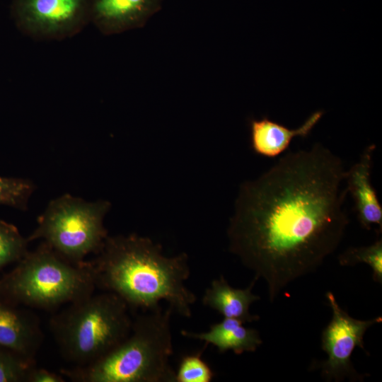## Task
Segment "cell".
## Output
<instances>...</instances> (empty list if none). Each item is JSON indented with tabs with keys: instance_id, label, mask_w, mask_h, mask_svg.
Returning a JSON list of instances; mask_svg holds the SVG:
<instances>
[{
	"instance_id": "obj_6",
	"label": "cell",
	"mask_w": 382,
	"mask_h": 382,
	"mask_svg": "<svg viewBox=\"0 0 382 382\" xmlns=\"http://www.w3.org/2000/svg\"><path fill=\"white\" fill-rule=\"evenodd\" d=\"M110 207L104 200L86 202L63 195L50 202L27 239H42L66 259L83 262L88 255L101 249L108 236L103 219Z\"/></svg>"
},
{
	"instance_id": "obj_5",
	"label": "cell",
	"mask_w": 382,
	"mask_h": 382,
	"mask_svg": "<svg viewBox=\"0 0 382 382\" xmlns=\"http://www.w3.org/2000/svg\"><path fill=\"white\" fill-rule=\"evenodd\" d=\"M50 320L62 357L79 366L107 354L129 334L132 318L127 303L103 291L67 304Z\"/></svg>"
},
{
	"instance_id": "obj_17",
	"label": "cell",
	"mask_w": 382,
	"mask_h": 382,
	"mask_svg": "<svg viewBox=\"0 0 382 382\" xmlns=\"http://www.w3.org/2000/svg\"><path fill=\"white\" fill-rule=\"evenodd\" d=\"M33 190L29 180L0 176V206L25 209Z\"/></svg>"
},
{
	"instance_id": "obj_11",
	"label": "cell",
	"mask_w": 382,
	"mask_h": 382,
	"mask_svg": "<svg viewBox=\"0 0 382 382\" xmlns=\"http://www.w3.org/2000/svg\"><path fill=\"white\" fill-rule=\"evenodd\" d=\"M163 0H94L93 15L100 28L114 34L144 26L161 8Z\"/></svg>"
},
{
	"instance_id": "obj_8",
	"label": "cell",
	"mask_w": 382,
	"mask_h": 382,
	"mask_svg": "<svg viewBox=\"0 0 382 382\" xmlns=\"http://www.w3.org/2000/svg\"><path fill=\"white\" fill-rule=\"evenodd\" d=\"M83 0H22V22L30 32L47 36L65 34L79 23Z\"/></svg>"
},
{
	"instance_id": "obj_20",
	"label": "cell",
	"mask_w": 382,
	"mask_h": 382,
	"mask_svg": "<svg viewBox=\"0 0 382 382\" xmlns=\"http://www.w3.org/2000/svg\"><path fill=\"white\" fill-rule=\"evenodd\" d=\"M64 378L59 374L43 368L33 366L29 371L27 382H64Z\"/></svg>"
},
{
	"instance_id": "obj_19",
	"label": "cell",
	"mask_w": 382,
	"mask_h": 382,
	"mask_svg": "<svg viewBox=\"0 0 382 382\" xmlns=\"http://www.w3.org/2000/svg\"><path fill=\"white\" fill-rule=\"evenodd\" d=\"M35 364L0 347V382H27Z\"/></svg>"
},
{
	"instance_id": "obj_13",
	"label": "cell",
	"mask_w": 382,
	"mask_h": 382,
	"mask_svg": "<svg viewBox=\"0 0 382 382\" xmlns=\"http://www.w3.org/2000/svg\"><path fill=\"white\" fill-rule=\"evenodd\" d=\"M257 279L255 277L245 289H238L231 286L221 275L214 279L210 286L206 289L202 302L224 318L236 319L243 323L256 321L260 317L250 313V306L260 299L252 292Z\"/></svg>"
},
{
	"instance_id": "obj_2",
	"label": "cell",
	"mask_w": 382,
	"mask_h": 382,
	"mask_svg": "<svg viewBox=\"0 0 382 382\" xmlns=\"http://www.w3.org/2000/svg\"><path fill=\"white\" fill-rule=\"evenodd\" d=\"M96 255L89 263L96 288L115 294L129 310H154L165 301L173 313L191 317L197 298L185 286L186 253L166 257L160 245L132 233L108 236Z\"/></svg>"
},
{
	"instance_id": "obj_3",
	"label": "cell",
	"mask_w": 382,
	"mask_h": 382,
	"mask_svg": "<svg viewBox=\"0 0 382 382\" xmlns=\"http://www.w3.org/2000/svg\"><path fill=\"white\" fill-rule=\"evenodd\" d=\"M171 308L137 315L128 336L105 355L83 366L63 370L75 382H176Z\"/></svg>"
},
{
	"instance_id": "obj_1",
	"label": "cell",
	"mask_w": 382,
	"mask_h": 382,
	"mask_svg": "<svg viewBox=\"0 0 382 382\" xmlns=\"http://www.w3.org/2000/svg\"><path fill=\"white\" fill-rule=\"evenodd\" d=\"M345 171L339 156L316 144L286 154L241 185L229 250L264 279L271 302L340 245L349 224Z\"/></svg>"
},
{
	"instance_id": "obj_14",
	"label": "cell",
	"mask_w": 382,
	"mask_h": 382,
	"mask_svg": "<svg viewBox=\"0 0 382 382\" xmlns=\"http://www.w3.org/2000/svg\"><path fill=\"white\" fill-rule=\"evenodd\" d=\"M241 321L224 318L211 325L207 332H194L182 330L187 338L203 341L204 345H212L221 353L232 350L236 354L255 352L262 343L257 330L246 328Z\"/></svg>"
},
{
	"instance_id": "obj_9",
	"label": "cell",
	"mask_w": 382,
	"mask_h": 382,
	"mask_svg": "<svg viewBox=\"0 0 382 382\" xmlns=\"http://www.w3.org/2000/svg\"><path fill=\"white\" fill-rule=\"evenodd\" d=\"M42 341L37 316L0 299V347L35 363Z\"/></svg>"
},
{
	"instance_id": "obj_7",
	"label": "cell",
	"mask_w": 382,
	"mask_h": 382,
	"mask_svg": "<svg viewBox=\"0 0 382 382\" xmlns=\"http://www.w3.org/2000/svg\"><path fill=\"white\" fill-rule=\"evenodd\" d=\"M326 298L332 317L322 333V349L328 359L321 364L322 373L329 379H340L355 374L351 357L357 347L364 349L363 337L371 325L381 323L382 318L369 320L353 318L337 303L334 294L328 291Z\"/></svg>"
},
{
	"instance_id": "obj_12",
	"label": "cell",
	"mask_w": 382,
	"mask_h": 382,
	"mask_svg": "<svg viewBox=\"0 0 382 382\" xmlns=\"http://www.w3.org/2000/svg\"><path fill=\"white\" fill-rule=\"evenodd\" d=\"M323 115V111H316L296 129H289L267 117L252 120L250 122L252 149L260 156H279L289 148L294 137H307Z\"/></svg>"
},
{
	"instance_id": "obj_18",
	"label": "cell",
	"mask_w": 382,
	"mask_h": 382,
	"mask_svg": "<svg viewBox=\"0 0 382 382\" xmlns=\"http://www.w3.org/2000/svg\"><path fill=\"white\" fill-rule=\"evenodd\" d=\"M205 347L181 359L175 371L176 382H210L213 379V370L202 357Z\"/></svg>"
},
{
	"instance_id": "obj_10",
	"label": "cell",
	"mask_w": 382,
	"mask_h": 382,
	"mask_svg": "<svg viewBox=\"0 0 382 382\" xmlns=\"http://www.w3.org/2000/svg\"><path fill=\"white\" fill-rule=\"evenodd\" d=\"M376 146L369 145L359 161L345 171L348 193L354 201L355 209L361 225L371 229L373 225L382 228V207L371 181L372 158Z\"/></svg>"
},
{
	"instance_id": "obj_16",
	"label": "cell",
	"mask_w": 382,
	"mask_h": 382,
	"mask_svg": "<svg viewBox=\"0 0 382 382\" xmlns=\"http://www.w3.org/2000/svg\"><path fill=\"white\" fill-rule=\"evenodd\" d=\"M342 266L354 265L359 262L369 265L373 272L374 281L382 283V240L365 247L349 248L338 257Z\"/></svg>"
},
{
	"instance_id": "obj_4",
	"label": "cell",
	"mask_w": 382,
	"mask_h": 382,
	"mask_svg": "<svg viewBox=\"0 0 382 382\" xmlns=\"http://www.w3.org/2000/svg\"><path fill=\"white\" fill-rule=\"evenodd\" d=\"M96 288L89 262H73L43 242L0 279V299L16 306L54 310Z\"/></svg>"
},
{
	"instance_id": "obj_15",
	"label": "cell",
	"mask_w": 382,
	"mask_h": 382,
	"mask_svg": "<svg viewBox=\"0 0 382 382\" xmlns=\"http://www.w3.org/2000/svg\"><path fill=\"white\" fill-rule=\"evenodd\" d=\"M28 243L16 226L0 219V272L28 253Z\"/></svg>"
}]
</instances>
